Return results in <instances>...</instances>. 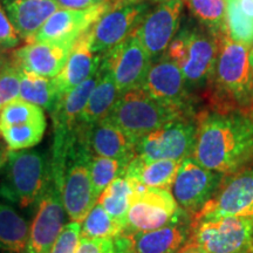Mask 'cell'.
<instances>
[{"label":"cell","mask_w":253,"mask_h":253,"mask_svg":"<svg viewBox=\"0 0 253 253\" xmlns=\"http://www.w3.org/2000/svg\"><path fill=\"white\" fill-rule=\"evenodd\" d=\"M177 253H205V252L199 248L195 242H192V240L189 238L188 242H186V244L183 246V248Z\"/></svg>","instance_id":"40"},{"label":"cell","mask_w":253,"mask_h":253,"mask_svg":"<svg viewBox=\"0 0 253 253\" xmlns=\"http://www.w3.org/2000/svg\"><path fill=\"white\" fill-rule=\"evenodd\" d=\"M141 88L160 102L186 112L190 110V89L181 68L168 56L153 62Z\"/></svg>","instance_id":"17"},{"label":"cell","mask_w":253,"mask_h":253,"mask_svg":"<svg viewBox=\"0 0 253 253\" xmlns=\"http://www.w3.org/2000/svg\"><path fill=\"white\" fill-rule=\"evenodd\" d=\"M100 77L96 86L91 91L88 102L81 113L77 130H84L107 118L118 101L120 93L112 75L100 65Z\"/></svg>","instance_id":"24"},{"label":"cell","mask_w":253,"mask_h":253,"mask_svg":"<svg viewBox=\"0 0 253 253\" xmlns=\"http://www.w3.org/2000/svg\"><path fill=\"white\" fill-rule=\"evenodd\" d=\"M75 41L26 42L12 52L9 60L21 72L52 79L65 66Z\"/></svg>","instance_id":"18"},{"label":"cell","mask_w":253,"mask_h":253,"mask_svg":"<svg viewBox=\"0 0 253 253\" xmlns=\"http://www.w3.org/2000/svg\"><path fill=\"white\" fill-rule=\"evenodd\" d=\"M183 0H168L149 9L134 34L151 60L163 58L181 26Z\"/></svg>","instance_id":"14"},{"label":"cell","mask_w":253,"mask_h":253,"mask_svg":"<svg viewBox=\"0 0 253 253\" xmlns=\"http://www.w3.org/2000/svg\"><path fill=\"white\" fill-rule=\"evenodd\" d=\"M220 216L253 218V168L240 170L221 182L213 197L192 216L191 221Z\"/></svg>","instance_id":"15"},{"label":"cell","mask_w":253,"mask_h":253,"mask_svg":"<svg viewBox=\"0 0 253 253\" xmlns=\"http://www.w3.org/2000/svg\"><path fill=\"white\" fill-rule=\"evenodd\" d=\"M226 30L231 40L253 46V20L242 11L239 0H226Z\"/></svg>","instance_id":"32"},{"label":"cell","mask_w":253,"mask_h":253,"mask_svg":"<svg viewBox=\"0 0 253 253\" xmlns=\"http://www.w3.org/2000/svg\"><path fill=\"white\" fill-rule=\"evenodd\" d=\"M21 41L18 31L6 14L1 2H0V48L9 49L15 48Z\"/></svg>","instance_id":"36"},{"label":"cell","mask_w":253,"mask_h":253,"mask_svg":"<svg viewBox=\"0 0 253 253\" xmlns=\"http://www.w3.org/2000/svg\"><path fill=\"white\" fill-rule=\"evenodd\" d=\"M188 114L186 110L153 99L142 88H137L120 95L106 119L119 126L136 144L143 136Z\"/></svg>","instance_id":"5"},{"label":"cell","mask_w":253,"mask_h":253,"mask_svg":"<svg viewBox=\"0 0 253 253\" xmlns=\"http://www.w3.org/2000/svg\"><path fill=\"white\" fill-rule=\"evenodd\" d=\"M191 235L188 216L170 225L147 232H136L131 237L136 253H177Z\"/></svg>","instance_id":"22"},{"label":"cell","mask_w":253,"mask_h":253,"mask_svg":"<svg viewBox=\"0 0 253 253\" xmlns=\"http://www.w3.org/2000/svg\"><path fill=\"white\" fill-rule=\"evenodd\" d=\"M30 226L13 207L0 202V253H24Z\"/></svg>","instance_id":"25"},{"label":"cell","mask_w":253,"mask_h":253,"mask_svg":"<svg viewBox=\"0 0 253 253\" xmlns=\"http://www.w3.org/2000/svg\"><path fill=\"white\" fill-rule=\"evenodd\" d=\"M132 183L135 188L126 212V235L161 229L189 216L178 207L169 190Z\"/></svg>","instance_id":"8"},{"label":"cell","mask_w":253,"mask_h":253,"mask_svg":"<svg viewBox=\"0 0 253 253\" xmlns=\"http://www.w3.org/2000/svg\"><path fill=\"white\" fill-rule=\"evenodd\" d=\"M196 134L197 125L184 116L140 138L135 144V156L149 161H183L191 157Z\"/></svg>","instance_id":"10"},{"label":"cell","mask_w":253,"mask_h":253,"mask_svg":"<svg viewBox=\"0 0 253 253\" xmlns=\"http://www.w3.org/2000/svg\"><path fill=\"white\" fill-rule=\"evenodd\" d=\"M249 61H250V65H251V68H252V71H253V46H251V49H250Z\"/></svg>","instance_id":"43"},{"label":"cell","mask_w":253,"mask_h":253,"mask_svg":"<svg viewBox=\"0 0 253 253\" xmlns=\"http://www.w3.org/2000/svg\"><path fill=\"white\" fill-rule=\"evenodd\" d=\"M20 71V69H19ZM19 99L37 104L49 114L61 99L53 79L39 77L20 71V93Z\"/></svg>","instance_id":"26"},{"label":"cell","mask_w":253,"mask_h":253,"mask_svg":"<svg viewBox=\"0 0 253 253\" xmlns=\"http://www.w3.org/2000/svg\"><path fill=\"white\" fill-rule=\"evenodd\" d=\"M153 65V60L134 33L102 54L101 66L109 72L120 95L137 89Z\"/></svg>","instance_id":"12"},{"label":"cell","mask_w":253,"mask_h":253,"mask_svg":"<svg viewBox=\"0 0 253 253\" xmlns=\"http://www.w3.org/2000/svg\"><path fill=\"white\" fill-rule=\"evenodd\" d=\"M223 176L188 157L182 161L170 192L182 210L195 216L216 194Z\"/></svg>","instance_id":"13"},{"label":"cell","mask_w":253,"mask_h":253,"mask_svg":"<svg viewBox=\"0 0 253 253\" xmlns=\"http://www.w3.org/2000/svg\"><path fill=\"white\" fill-rule=\"evenodd\" d=\"M220 38L204 27L186 25L170 42L164 56L181 68L190 90L199 89L212 80Z\"/></svg>","instance_id":"4"},{"label":"cell","mask_w":253,"mask_h":253,"mask_svg":"<svg viewBox=\"0 0 253 253\" xmlns=\"http://www.w3.org/2000/svg\"><path fill=\"white\" fill-rule=\"evenodd\" d=\"M50 175V154L43 150H9L0 170V198L19 208L38 203Z\"/></svg>","instance_id":"2"},{"label":"cell","mask_w":253,"mask_h":253,"mask_svg":"<svg viewBox=\"0 0 253 253\" xmlns=\"http://www.w3.org/2000/svg\"><path fill=\"white\" fill-rule=\"evenodd\" d=\"M134 183L125 173L115 178L103 190L97 203L102 205L109 216L116 219L126 229V212L134 194Z\"/></svg>","instance_id":"27"},{"label":"cell","mask_w":253,"mask_h":253,"mask_svg":"<svg viewBox=\"0 0 253 253\" xmlns=\"http://www.w3.org/2000/svg\"><path fill=\"white\" fill-rule=\"evenodd\" d=\"M141 1H145V2H158V4H161V2H164V1H168V0H115V2H114V5L116 4H122V2H141ZM113 5V6H114Z\"/></svg>","instance_id":"42"},{"label":"cell","mask_w":253,"mask_h":253,"mask_svg":"<svg viewBox=\"0 0 253 253\" xmlns=\"http://www.w3.org/2000/svg\"><path fill=\"white\" fill-rule=\"evenodd\" d=\"M8 149L6 147L5 143L0 142V170H1L2 166H4L6 160H7V155H8Z\"/></svg>","instance_id":"41"},{"label":"cell","mask_w":253,"mask_h":253,"mask_svg":"<svg viewBox=\"0 0 253 253\" xmlns=\"http://www.w3.org/2000/svg\"><path fill=\"white\" fill-rule=\"evenodd\" d=\"M190 239L205 253H253V218L220 216L191 221Z\"/></svg>","instance_id":"7"},{"label":"cell","mask_w":253,"mask_h":253,"mask_svg":"<svg viewBox=\"0 0 253 253\" xmlns=\"http://www.w3.org/2000/svg\"><path fill=\"white\" fill-rule=\"evenodd\" d=\"M88 31L75 41L65 66L56 77L52 78L60 97L88 80L99 71L102 55L91 52L88 41Z\"/></svg>","instance_id":"20"},{"label":"cell","mask_w":253,"mask_h":253,"mask_svg":"<svg viewBox=\"0 0 253 253\" xmlns=\"http://www.w3.org/2000/svg\"><path fill=\"white\" fill-rule=\"evenodd\" d=\"M75 253H114V238H80Z\"/></svg>","instance_id":"37"},{"label":"cell","mask_w":253,"mask_h":253,"mask_svg":"<svg viewBox=\"0 0 253 253\" xmlns=\"http://www.w3.org/2000/svg\"><path fill=\"white\" fill-rule=\"evenodd\" d=\"M126 232V225L107 213L96 202L81 221V238H115Z\"/></svg>","instance_id":"29"},{"label":"cell","mask_w":253,"mask_h":253,"mask_svg":"<svg viewBox=\"0 0 253 253\" xmlns=\"http://www.w3.org/2000/svg\"><path fill=\"white\" fill-rule=\"evenodd\" d=\"M81 238V223L69 221L52 246L49 253H75Z\"/></svg>","instance_id":"35"},{"label":"cell","mask_w":253,"mask_h":253,"mask_svg":"<svg viewBox=\"0 0 253 253\" xmlns=\"http://www.w3.org/2000/svg\"><path fill=\"white\" fill-rule=\"evenodd\" d=\"M91 153L78 132L60 158H50V168L59 177L66 213L81 223L97 202L90 179Z\"/></svg>","instance_id":"3"},{"label":"cell","mask_w":253,"mask_h":253,"mask_svg":"<svg viewBox=\"0 0 253 253\" xmlns=\"http://www.w3.org/2000/svg\"><path fill=\"white\" fill-rule=\"evenodd\" d=\"M114 253H136L131 237L126 233L114 238Z\"/></svg>","instance_id":"39"},{"label":"cell","mask_w":253,"mask_h":253,"mask_svg":"<svg viewBox=\"0 0 253 253\" xmlns=\"http://www.w3.org/2000/svg\"><path fill=\"white\" fill-rule=\"evenodd\" d=\"M46 128V120L20 123V125L0 128V136L8 150L31 149L40 143Z\"/></svg>","instance_id":"30"},{"label":"cell","mask_w":253,"mask_h":253,"mask_svg":"<svg viewBox=\"0 0 253 253\" xmlns=\"http://www.w3.org/2000/svg\"><path fill=\"white\" fill-rule=\"evenodd\" d=\"M181 163L182 161H149L135 156L126 166L125 175L142 186L170 191Z\"/></svg>","instance_id":"23"},{"label":"cell","mask_w":253,"mask_h":253,"mask_svg":"<svg viewBox=\"0 0 253 253\" xmlns=\"http://www.w3.org/2000/svg\"><path fill=\"white\" fill-rule=\"evenodd\" d=\"M91 155L130 162L135 157V143L108 119L104 118L89 128L77 130Z\"/></svg>","instance_id":"19"},{"label":"cell","mask_w":253,"mask_h":253,"mask_svg":"<svg viewBox=\"0 0 253 253\" xmlns=\"http://www.w3.org/2000/svg\"><path fill=\"white\" fill-rule=\"evenodd\" d=\"M55 1L60 8L69 9H86L103 2H110L109 0H55Z\"/></svg>","instance_id":"38"},{"label":"cell","mask_w":253,"mask_h":253,"mask_svg":"<svg viewBox=\"0 0 253 253\" xmlns=\"http://www.w3.org/2000/svg\"><path fill=\"white\" fill-rule=\"evenodd\" d=\"M249 53L250 47L231 40L227 34L220 38L212 80L227 102L226 108L253 109V71Z\"/></svg>","instance_id":"6"},{"label":"cell","mask_w":253,"mask_h":253,"mask_svg":"<svg viewBox=\"0 0 253 253\" xmlns=\"http://www.w3.org/2000/svg\"><path fill=\"white\" fill-rule=\"evenodd\" d=\"M112 7V2H103L86 9L59 8L47 19L42 27L28 42H61L78 40Z\"/></svg>","instance_id":"16"},{"label":"cell","mask_w":253,"mask_h":253,"mask_svg":"<svg viewBox=\"0 0 253 253\" xmlns=\"http://www.w3.org/2000/svg\"><path fill=\"white\" fill-rule=\"evenodd\" d=\"M191 158L224 176L243 170L253 160V109L225 107L203 114Z\"/></svg>","instance_id":"1"},{"label":"cell","mask_w":253,"mask_h":253,"mask_svg":"<svg viewBox=\"0 0 253 253\" xmlns=\"http://www.w3.org/2000/svg\"><path fill=\"white\" fill-rule=\"evenodd\" d=\"M66 214L59 177L50 168L48 182L38 201L24 253H49L65 226Z\"/></svg>","instance_id":"9"},{"label":"cell","mask_w":253,"mask_h":253,"mask_svg":"<svg viewBox=\"0 0 253 253\" xmlns=\"http://www.w3.org/2000/svg\"><path fill=\"white\" fill-rule=\"evenodd\" d=\"M191 14L209 32L217 37L227 34L226 0H183Z\"/></svg>","instance_id":"28"},{"label":"cell","mask_w":253,"mask_h":253,"mask_svg":"<svg viewBox=\"0 0 253 253\" xmlns=\"http://www.w3.org/2000/svg\"><path fill=\"white\" fill-rule=\"evenodd\" d=\"M0 2L19 36L26 42L60 8L55 0H0Z\"/></svg>","instance_id":"21"},{"label":"cell","mask_w":253,"mask_h":253,"mask_svg":"<svg viewBox=\"0 0 253 253\" xmlns=\"http://www.w3.org/2000/svg\"><path fill=\"white\" fill-rule=\"evenodd\" d=\"M129 162L116 158L100 157L91 155L89 163L90 179L93 184L94 194L99 199L104 189L112 183L114 179L118 178L125 173L126 168Z\"/></svg>","instance_id":"31"},{"label":"cell","mask_w":253,"mask_h":253,"mask_svg":"<svg viewBox=\"0 0 253 253\" xmlns=\"http://www.w3.org/2000/svg\"><path fill=\"white\" fill-rule=\"evenodd\" d=\"M43 120L46 118L41 107L21 99L11 101L0 110V128Z\"/></svg>","instance_id":"33"},{"label":"cell","mask_w":253,"mask_h":253,"mask_svg":"<svg viewBox=\"0 0 253 253\" xmlns=\"http://www.w3.org/2000/svg\"><path fill=\"white\" fill-rule=\"evenodd\" d=\"M20 71L11 60H6L0 68V110L8 102L19 99Z\"/></svg>","instance_id":"34"},{"label":"cell","mask_w":253,"mask_h":253,"mask_svg":"<svg viewBox=\"0 0 253 253\" xmlns=\"http://www.w3.org/2000/svg\"><path fill=\"white\" fill-rule=\"evenodd\" d=\"M5 61H6V59L4 58V55H2L1 50H0V68H1V66H2V65H4V63H5Z\"/></svg>","instance_id":"44"},{"label":"cell","mask_w":253,"mask_h":253,"mask_svg":"<svg viewBox=\"0 0 253 253\" xmlns=\"http://www.w3.org/2000/svg\"><path fill=\"white\" fill-rule=\"evenodd\" d=\"M150 2H122L114 5L88 31L91 52L102 55L118 46L137 30Z\"/></svg>","instance_id":"11"}]
</instances>
